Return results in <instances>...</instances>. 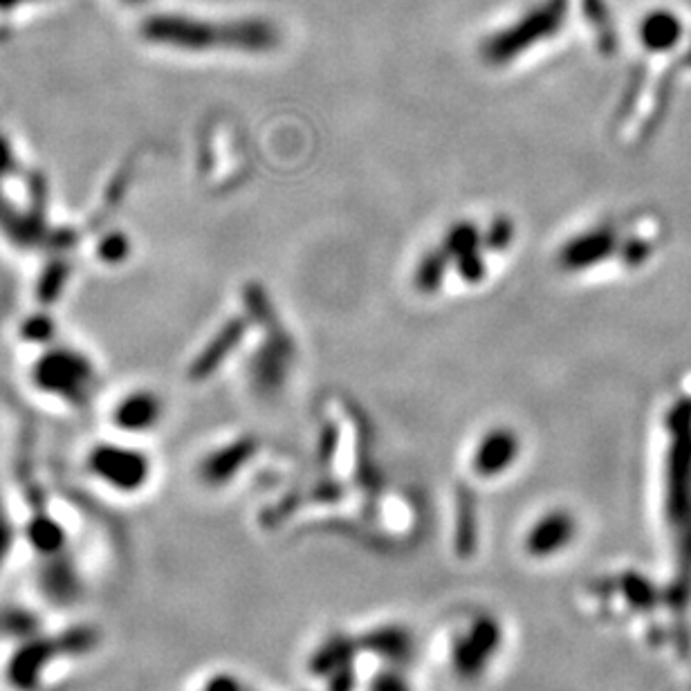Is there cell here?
Wrapping results in <instances>:
<instances>
[{
    "mask_svg": "<svg viewBox=\"0 0 691 691\" xmlns=\"http://www.w3.org/2000/svg\"><path fill=\"white\" fill-rule=\"evenodd\" d=\"M678 27L674 23V18L658 16L651 18L647 30H644V41H647L649 48H667L669 43H674Z\"/></svg>",
    "mask_w": 691,
    "mask_h": 691,
    "instance_id": "cell-5",
    "label": "cell"
},
{
    "mask_svg": "<svg viewBox=\"0 0 691 691\" xmlns=\"http://www.w3.org/2000/svg\"><path fill=\"white\" fill-rule=\"evenodd\" d=\"M456 261H458V272H460V276H463L465 281L478 283L485 276V261L481 259V254H478V250L469 252V254H463Z\"/></svg>",
    "mask_w": 691,
    "mask_h": 691,
    "instance_id": "cell-7",
    "label": "cell"
},
{
    "mask_svg": "<svg viewBox=\"0 0 691 691\" xmlns=\"http://www.w3.org/2000/svg\"><path fill=\"white\" fill-rule=\"evenodd\" d=\"M512 238H514L512 220L501 216L492 223L490 232H487V236H485V243H487V247H492V250H505V247L512 243Z\"/></svg>",
    "mask_w": 691,
    "mask_h": 691,
    "instance_id": "cell-6",
    "label": "cell"
},
{
    "mask_svg": "<svg viewBox=\"0 0 691 691\" xmlns=\"http://www.w3.org/2000/svg\"><path fill=\"white\" fill-rule=\"evenodd\" d=\"M478 243H481L478 229L469 223H458L456 227L449 229V234L445 238V247H442V250L449 254V259H460L463 254L478 250Z\"/></svg>",
    "mask_w": 691,
    "mask_h": 691,
    "instance_id": "cell-4",
    "label": "cell"
},
{
    "mask_svg": "<svg viewBox=\"0 0 691 691\" xmlns=\"http://www.w3.org/2000/svg\"><path fill=\"white\" fill-rule=\"evenodd\" d=\"M517 451V440L508 431H494L492 436H487L483 442L481 454H478V467L485 472H496L501 469Z\"/></svg>",
    "mask_w": 691,
    "mask_h": 691,
    "instance_id": "cell-2",
    "label": "cell"
},
{
    "mask_svg": "<svg viewBox=\"0 0 691 691\" xmlns=\"http://www.w3.org/2000/svg\"><path fill=\"white\" fill-rule=\"evenodd\" d=\"M447 263H449V254L445 250L429 252L425 259L420 261L418 270H416V279H413L418 292H422V294L438 292L442 281H445Z\"/></svg>",
    "mask_w": 691,
    "mask_h": 691,
    "instance_id": "cell-3",
    "label": "cell"
},
{
    "mask_svg": "<svg viewBox=\"0 0 691 691\" xmlns=\"http://www.w3.org/2000/svg\"><path fill=\"white\" fill-rule=\"evenodd\" d=\"M615 247L617 236L611 227L593 229V232L573 238V241L561 250L559 265L564 267L566 272L586 270V267L606 261L608 256L615 252Z\"/></svg>",
    "mask_w": 691,
    "mask_h": 691,
    "instance_id": "cell-1",
    "label": "cell"
}]
</instances>
